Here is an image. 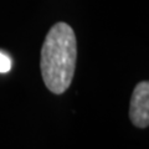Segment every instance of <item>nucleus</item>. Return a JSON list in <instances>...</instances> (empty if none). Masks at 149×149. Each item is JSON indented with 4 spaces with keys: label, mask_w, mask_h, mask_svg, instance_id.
<instances>
[{
    "label": "nucleus",
    "mask_w": 149,
    "mask_h": 149,
    "mask_svg": "<svg viewBox=\"0 0 149 149\" xmlns=\"http://www.w3.org/2000/svg\"><path fill=\"white\" fill-rule=\"evenodd\" d=\"M77 58L76 35L66 22H56L47 32L41 49V74L45 86L61 95L71 86Z\"/></svg>",
    "instance_id": "nucleus-1"
},
{
    "label": "nucleus",
    "mask_w": 149,
    "mask_h": 149,
    "mask_svg": "<svg viewBox=\"0 0 149 149\" xmlns=\"http://www.w3.org/2000/svg\"><path fill=\"white\" fill-rule=\"evenodd\" d=\"M11 68V60L8 55L0 51V73L9 72Z\"/></svg>",
    "instance_id": "nucleus-3"
},
{
    "label": "nucleus",
    "mask_w": 149,
    "mask_h": 149,
    "mask_svg": "<svg viewBox=\"0 0 149 149\" xmlns=\"http://www.w3.org/2000/svg\"><path fill=\"white\" fill-rule=\"evenodd\" d=\"M129 117L138 128L149 125V83L142 81L136 86L132 93L129 106Z\"/></svg>",
    "instance_id": "nucleus-2"
}]
</instances>
